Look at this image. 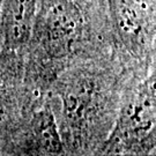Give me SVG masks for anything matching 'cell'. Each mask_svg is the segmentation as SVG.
Wrapping results in <instances>:
<instances>
[{"label":"cell","instance_id":"obj_5","mask_svg":"<svg viewBox=\"0 0 156 156\" xmlns=\"http://www.w3.org/2000/svg\"><path fill=\"white\" fill-rule=\"evenodd\" d=\"M115 30L131 51L145 43L147 14L144 0H109Z\"/></svg>","mask_w":156,"mask_h":156},{"label":"cell","instance_id":"obj_6","mask_svg":"<svg viewBox=\"0 0 156 156\" xmlns=\"http://www.w3.org/2000/svg\"><path fill=\"white\" fill-rule=\"evenodd\" d=\"M31 149L38 154H62V141L56 117L50 105L45 104L35 113L30 128Z\"/></svg>","mask_w":156,"mask_h":156},{"label":"cell","instance_id":"obj_3","mask_svg":"<svg viewBox=\"0 0 156 156\" xmlns=\"http://www.w3.org/2000/svg\"><path fill=\"white\" fill-rule=\"evenodd\" d=\"M59 94L62 100V116L67 128L81 132L98 112L103 94L97 79L88 73H74L65 79Z\"/></svg>","mask_w":156,"mask_h":156},{"label":"cell","instance_id":"obj_1","mask_svg":"<svg viewBox=\"0 0 156 156\" xmlns=\"http://www.w3.org/2000/svg\"><path fill=\"white\" fill-rule=\"evenodd\" d=\"M155 72H153L124 102L115 127L101 151L127 154L149 151L155 142Z\"/></svg>","mask_w":156,"mask_h":156},{"label":"cell","instance_id":"obj_7","mask_svg":"<svg viewBox=\"0 0 156 156\" xmlns=\"http://www.w3.org/2000/svg\"><path fill=\"white\" fill-rule=\"evenodd\" d=\"M1 4H2V0H0V8H1Z\"/></svg>","mask_w":156,"mask_h":156},{"label":"cell","instance_id":"obj_2","mask_svg":"<svg viewBox=\"0 0 156 156\" xmlns=\"http://www.w3.org/2000/svg\"><path fill=\"white\" fill-rule=\"evenodd\" d=\"M83 31L82 13L73 0H42L30 39L42 56L60 60L78 50Z\"/></svg>","mask_w":156,"mask_h":156},{"label":"cell","instance_id":"obj_4","mask_svg":"<svg viewBox=\"0 0 156 156\" xmlns=\"http://www.w3.org/2000/svg\"><path fill=\"white\" fill-rule=\"evenodd\" d=\"M37 0H2L0 30L7 50H20L31 36Z\"/></svg>","mask_w":156,"mask_h":156}]
</instances>
